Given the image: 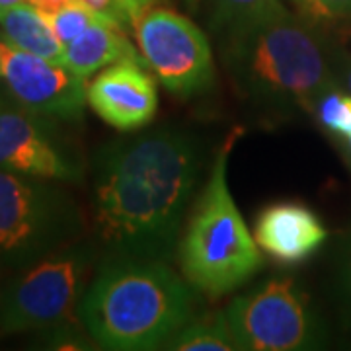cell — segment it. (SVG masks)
<instances>
[{"instance_id":"1","label":"cell","mask_w":351,"mask_h":351,"mask_svg":"<svg viewBox=\"0 0 351 351\" xmlns=\"http://www.w3.org/2000/svg\"><path fill=\"white\" fill-rule=\"evenodd\" d=\"M199 168L197 143L172 129L117 143L104 152L92 209L110 258L170 260Z\"/></svg>"},{"instance_id":"2","label":"cell","mask_w":351,"mask_h":351,"mask_svg":"<svg viewBox=\"0 0 351 351\" xmlns=\"http://www.w3.org/2000/svg\"><path fill=\"white\" fill-rule=\"evenodd\" d=\"M223 59L234 86L267 110L313 115L320 98L338 88L328 41L287 6L223 39Z\"/></svg>"},{"instance_id":"3","label":"cell","mask_w":351,"mask_h":351,"mask_svg":"<svg viewBox=\"0 0 351 351\" xmlns=\"http://www.w3.org/2000/svg\"><path fill=\"white\" fill-rule=\"evenodd\" d=\"M193 293L158 260L110 258L86 289L80 320L100 348H164L191 318Z\"/></svg>"},{"instance_id":"4","label":"cell","mask_w":351,"mask_h":351,"mask_svg":"<svg viewBox=\"0 0 351 351\" xmlns=\"http://www.w3.org/2000/svg\"><path fill=\"white\" fill-rule=\"evenodd\" d=\"M239 135L240 129L232 131L215 154L209 180L178 242V260L186 281L211 297L244 285L263 263L226 180L228 154Z\"/></svg>"},{"instance_id":"5","label":"cell","mask_w":351,"mask_h":351,"mask_svg":"<svg viewBox=\"0 0 351 351\" xmlns=\"http://www.w3.org/2000/svg\"><path fill=\"white\" fill-rule=\"evenodd\" d=\"M80 211L47 178L0 170V271H24L73 246Z\"/></svg>"},{"instance_id":"6","label":"cell","mask_w":351,"mask_h":351,"mask_svg":"<svg viewBox=\"0 0 351 351\" xmlns=\"http://www.w3.org/2000/svg\"><path fill=\"white\" fill-rule=\"evenodd\" d=\"M94 250L73 244L24 269L0 295V332H57L80 311Z\"/></svg>"},{"instance_id":"7","label":"cell","mask_w":351,"mask_h":351,"mask_svg":"<svg viewBox=\"0 0 351 351\" xmlns=\"http://www.w3.org/2000/svg\"><path fill=\"white\" fill-rule=\"evenodd\" d=\"M225 316L240 350H313L322 341L316 314L289 277L269 279L262 287L234 299Z\"/></svg>"},{"instance_id":"8","label":"cell","mask_w":351,"mask_h":351,"mask_svg":"<svg viewBox=\"0 0 351 351\" xmlns=\"http://www.w3.org/2000/svg\"><path fill=\"white\" fill-rule=\"evenodd\" d=\"M141 55L176 96H197L215 82L211 45L197 25L168 8H152L133 25Z\"/></svg>"},{"instance_id":"9","label":"cell","mask_w":351,"mask_h":351,"mask_svg":"<svg viewBox=\"0 0 351 351\" xmlns=\"http://www.w3.org/2000/svg\"><path fill=\"white\" fill-rule=\"evenodd\" d=\"M0 170L59 182L82 178V162L53 117L27 110L12 94H0Z\"/></svg>"},{"instance_id":"10","label":"cell","mask_w":351,"mask_h":351,"mask_svg":"<svg viewBox=\"0 0 351 351\" xmlns=\"http://www.w3.org/2000/svg\"><path fill=\"white\" fill-rule=\"evenodd\" d=\"M2 78L16 100L32 112L53 119H78L88 101L86 80L64 64L0 41Z\"/></svg>"},{"instance_id":"11","label":"cell","mask_w":351,"mask_h":351,"mask_svg":"<svg viewBox=\"0 0 351 351\" xmlns=\"http://www.w3.org/2000/svg\"><path fill=\"white\" fill-rule=\"evenodd\" d=\"M88 104L106 123L119 131L149 125L158 108L156 84L145 64L121 61L108 66L88 86Z\"/></svg>"},{"instance_id":"12","label":"cell","mask_w":351,"mask_h":351,"mask_svg":"<svg viewBox=\"0 0 351 351\" xmlns=\"http://www.w3.org/2000/svg\"><path fill=\"white\" fill-rule=\"evenodd\" d=\"M328 237L318 215L301 203H276L265 207L254 239L267 256L281 263H299L313 256Z\"/></svg>"},{"instance_id":"13","label":"cell","mask_w":351,"mask_h":351,"mask_svg":"<svg viewBox=\"0 0 351 351\" xmlns=\"http://www.w3.org/2000/svg\"><path fill=\"white\" fill-rule=\"evenodd\" d=\"M123 29L125 27L113 20H104L86 27L78 38L64 45V66L86 80L96 71L121 61L147 64Z\"/></svg>"},{"instance_id":"14","label":"cell","mask_w":351,"mask_h":351,"mask_svg":"<svg viewBox=\"0 0 351 351\" xmlns=\"http://www.w3.org/2000/svg\"><path fill=\"white\" fill-rule=\"evenodd\" d=\"M0 27L16 49L38 55L51 63L64 64V45L55 36L47 16L27 0L0 8Z\"/></svg>"},{"instance_id":"15","label":"cell","mask_w":351,"mask_h":351,"mask_svg":"<svg viewBox=\"0 0 351 351\" xmlns=\"http://www.w3.org/2000/svg\"><path fill=\"white\" fill-rule=\"evenodd\" d=\"M217 38L226 39L285 8L281 0H191Z\"/></svg>"},{"instance_id":"16","label":"cell","mask_w":351,"mask_h":351,"mask_svg":"<svg viewBox=\"0 0 351 351\" xmlns=\"http://www.w3.org/2000/svg\"><path fill=\"white\" fill-rule=\"evenodd\" d=\"M166 350L176 351H234L240 350L225 314H207L188 322L176 332Z\"/></svg>"},{"instance_id":"17","label":"cell","mask_w":351,"mask_h":351,"mask_svg":"<svg viewBox=\"0 0 351 351\" xmlns=\"http://www.w3.org/2000/svg\"><path fill=\"white\" fill-rule=\"evenodd\" d=\"M45 16H47V20H49L55 36L61 39L63 45H66L69 41H73L75 38H78V36H80L86 27H90V25L104 22V20H112V18L104 16V14L98 12V10L90 8V6L84 4L82 0H73V2L61 6L59 10L45 14Z\"/></svg>"},{"instance_id":"18","label":"cell","mask_w":351,"mask_h":351,"mask_svg":"<svg viewBox=\"0 0 351 351\" xmlns=\"http://www.w3.org/2000/svg\"><path fill=\"white\" fill-rule=\"evenodd\" d=\"M332 138H351V94L341 88L326 92L313 113Z\"/></svg>"},{"instance_id":"19","label":"cell","mask_w":351,"mask_h":351,"mask_svg":"<svg viewBox=\"0 0 351 351\" xmlns=\"http://www.w3.org/2000/svg\"><path fill=\"white\" fill-rule=\"evenodd\" d=\"M90 8L98 10L104 16L112 18L121 27H133L137 20L152 8H156L158 0H82Z\"/></svg>"},{"instance_id":"20","label":"cell","mask_w":351,"mask_h":351,"mask_svg":"<svg viewBox=\"0 0 351 351\" xmlns=\"http://www.w3.org/2000/svg\"><path fill=\"white\" fill-rule=\"evenodd\" d=\"M304 18L311 22L351 18V0H297Z\"/></svg>"},{"instance_id":"21","label":"cell","mask_w":351,"mask_h":351,"mask_svg":"<svg viewBox=\"0 0 351 351\" xmlns=\"http://www.w3.org/2000/svg\"><path fill=\"white\" fill-rule=\"evenodd\" d=\"M328 55H330V64H332L338 86L351 94V53L341 49L339 45L328 43Z\"/></svg>"},{"instance_id":"22","label":"cell","mask_w":351,"mask_h":351,"mask_svg":"<svg viewBox=\"0 0 351 351\" xmlns=\"http://www.w3.org/2000/svg\"><path fill=\"white\" fill-rule=\"evenodd\" d=\"M341 285L346 293V302L351 313V230L343 246V263H341Z\"/></svg>"},{"instance_id":"23","label":"cell","mask_w":351,"mask_h":351,"mask_svg":"<svg viewBox=\"0 0 351 351\" xmlns=\"http://www.w3.org/2000/svg\"><path fill=\"white\" fill-rule=\"evenodd\" d=\"M29 4H34L36 8H39L41 12L49 14L55 12V10H59L61 6L64 4H69V2H73V0H27Z\"/></svg>"},{"instance_id":"24","label":"cell","mask_w":351,"mask_h":351,"mask_svg":"<svg viewBox=\"0 0 351 351\" xmlns=\"http://www.w3.org/2000/svg\"><path fill=\"white\" fill-rule=\"evenodd\" d=\"M334 141H338L339 149H341V154H343L346 162L350 164V168H351V138H334Z\"/></svg>"},{"instance_id":"25","label":"cell","mask_w":351,"mask_h":351,"mask_svg":"<svg viewBox=\"0 0 351 351\" xmlns=\"http://www.w3.org/2000/svg\"><path fill=\"white\" fill-rule=\"evenodd\" d=\"M20 2H25V0H0V8H8L14 4H20Z\"/></svg>"},{"instance_id":"26","label":"cell","mask_w":351,"mask_h":351,"mask_svg":"<svg viewBox=\"0 0 351 351\" xmlns=\"http://www.w3.org/2000/svg\"><path fill=\"white\" fill-rule=\"evenodd\" d=\"M0 76H2V64H0Z\"/></svg>"}]
</instances>
